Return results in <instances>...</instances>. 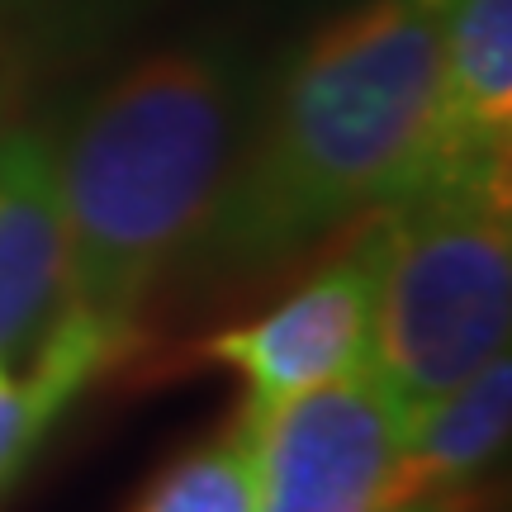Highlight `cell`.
Segmentation results:
<instances>
[{
  "instance_id": "cell-1",
  "label": "cell",
  "mask_w": 512,
  "mask_h": 512,
  "mask_svg": "<svg viewBox=\"0 0 512 512\" xmlns=\"http://www.w3.org/2000/svg\"><path fill=\"white\" fill-rule=\"evenodd\" d=\"M441 81V0H361L256 76L233 166L181 266L261 280L342 223L399 204L422 171Z\"/></svg>"
},
{
  "instance_id": "cell-2",
  "label": "cell",
  "mask_w": 512,
  "mask_h": 512,
  "mask_svg": "<svg viewBox=\"0 0 512 512\" xmlns=\"http://www.w3.org/2000/svg\"><path fill=\"white\" fill-rule=\"evenodd\" d=\"M256 67L233 38H176L133 57L57 133L62 290L119 347L138 342L147 294L181 271L214 214L252 110Z\"/></svg>"
},
{
  "instance_id": "cell-3",
  "label": "cell",
  "mask_w": 512,
  "mask_h": 512,
  "mask_svg": "<svg viewBox=\"0 0 512 512\" xmlns=\"http://www.w3.org/2000/svg\"><path fill=\"white\" fill-rule=\"evenodd\" d=\"M508 328V181L422 185L380 209L370 370L384 380L403 427L503 356Z\"/></svg>"
},
{
  "instance_id": "cell-4",
  "label": "cell",
  "mask_w": 512,
  "mask_h": 512,
  "mask_svg": "<svg viewBox=\"0 0 512 512\" xmlns=\"http://www.w3.org/2000/svg\"><path fill=\"white\" fill-rule=\"evenodd\" d=\"M399 437V408L370 366L256 413L252 512H384Z\"/></svg>"
},
{
  "instance_id": "cell-5",
  "label": "cell",
  "mask_w": 512,
  "mask_h": 512,
  "mask_svg": "<svg viewBox=\"0 0 512 512\" xmlns=\"http://www.w3.org/2000/svg\"><path fill=\"white\" fill-rule=\"evenodd\" d=\"M375 280H380V219H370L347 252L318 266L275 309L252 323L209 332L195 356L233 370L247 384L242 408L271 413L318 384L347 380L370 366Z\"/></svg>"
},
{
  "instance_id": "cell-6",
  "label": "cell",
  "mask_w": 512,
  "mask_h": 512,
  "mask_svg": "<svg viewBox=\"0 0 512 512\" xmlns=\"http://www.w3.org/2000/svg\"><path fill=\"white\" fill-rule=\"evenodd\" d=\"M512 157V0H441L437 119L413 190L498 185ZM408 190V195H413Z\"/></svg>"
},
{
  "instance_id": "cell-7",
  "label": "cell",
  "mask_w": 512,
  "mask_h": 512,
  "mask_svg": "<svg viewBox=\"0 0 512 512\" xmlns=\"http://www.w3.org/2000/svg\"><path fill=\"white\" fill-rule=\"evenodd\" d=\"M62 290V190L57 124H10L0 133V361L38 342Z\"/></svg>"
},
{
  "instance_id": "cell-8",
  "label": "cell",
  "mask_w": 512,
  "mask_h": 512,
  "mask_svg": "<svg viewBox=\"0 0 512 512\" xmlns=\"http://www.w3.org/2000/svg\"><path fill=\"white\" fill-rule=\"evenodd\" d=\"M508 422L512 361L503 351L403 427L399 456H394V470H389V489H384V508L413 503V498L470 494L479 475L503 451Z\"/></svg>"
},
{
  "instance_id": "cell-9",
  "label": "cell",
  "mask_w": 512,
  "mask_h": 512,
  "mask_svg": "<svg viewBox=\"0 0 512 512\" xmlns=\"http://www.w3.org/2000/svg\"><path fill=\"white\" fill-rule=\"evenodd\" d=\"M34 370L15 375L0 361V494L34 460L53 422L91 389L105 370L124 361V347L72 313H53L34 347Z\"/></svg>"
},
{
  "instance_id": "cell-10",
  "label": "cell",
  "mask_w": 512,
  "mask_h": 512,
  "mask_svg": "<svg viewBox=\"0 0 512 512\" xmlns=\"http://www.w3.org/2000/svg\"><path fill=\"white\" fill-rule=\"evenodd\" d=\"M256 413L242 408L209 441L176 456L128 512H252Z\"/></svg>"
},
{
  "instance_id": "cell-11",
  "label": "cell",
  "mask_w": 512,
  "mask_h": 512,
  "mask_svg": "<svg viewBox=\"0 0 512 512\" xmlns=\"http://www.w3.org/2000/svg\"><path fill=\"white\" fill-rule=\"evenodd\" d=\"M152 10V0H15V72L72 67L110 53L114 43Z\"/></svg>"
},
{
  "instance_id": "cell-12",
  "label": "cell",
  "mask_w": 512,
  "mask_h": 512,
  "mask_svg": "<svg viewBox=\"0 0 512 512\" xmlns=\"http://www.w3.org/2000/svg\"><path fill=\"white\" fill-rule=\"evenodd\" d=\"M384 512H479L470 494H446V498H413V503H394Z\"/></svg>"
},
{
  "instance_id": "cell-13",
  "label": "cell",
  "mask_w": 512,
  "mask_h": 512,
  "mask_svg": "<svg viewBox=\"0 0 512 512\" xmlns=\"http://www.w3.org/2000/svg\"><path fill=\"white\" fill-rule=\"evenodd\" d=\"M10 114H15V76L0 72V133L10 128Z\"/></svg>"
},
{
  "instance_id": "cell-14",
  "label": "cell",
  "mask_w": 512,
  "mask_h": 512,
  "mask_svg": "<svg viewBox=\"0 0 512 512\" xmlns=\"http://www.w3.org/2000/svg\"><path fill=\"white\" fill-rule=\"evenodd\" d=\"M10 10H15V0H0V29L10 24Z\"/></svg>"
}]
</instances>
